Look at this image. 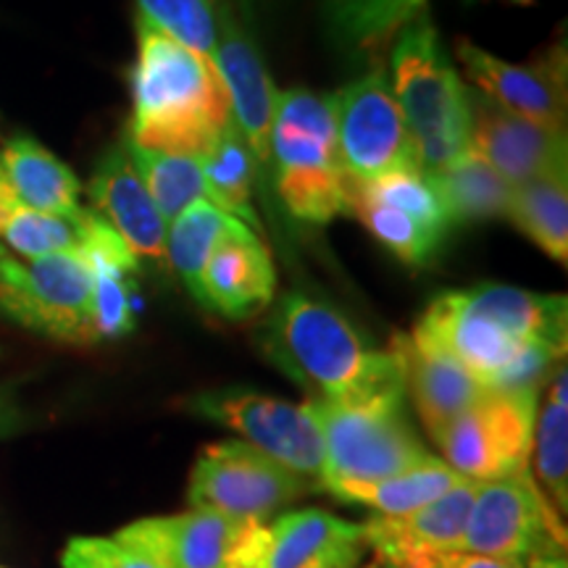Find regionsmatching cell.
Returning <instances> with one entry per match:
<instances>
[{
	"mask_svg": "<svg viewBox=\"0 0 568 568\" xmlns=\"http://www.w3.org/2000/svg\"><path fill=\"white\" fill-rule=\"evenodd\" d=\"M264 351L314 400L361 406L406 395L397 355L374 351L337 308L305 293L284 295L276 305Z\"/></svg>",
	"mask_w": 568,
	"mask_h": 568,
	"instance_id": "obj_1",
	"label": "cell"
},
{
	"mask_svg": "<svg viewBox=\"0 0 568 568\" xmlns=\"http://www.w3.org/2000/svg\"><path fill=\"white\" fill-rule=\"evenodd\" d=\"M138 45L126 142L201 161L232 119L222 77L211 61L140 19Z\"/></svg>",
	"mask_w": 568,
	"mask_h": 568,
	"instance_id": "obj_2",
	"label": "cell"
},
{
	"mask_svg": "<svg viewBox=\"0 0 568 568\" xmlns=\"http://www.w3.org/2000/svg\"><path fill=\"white\" fill-rule=\"evenodd\" d=\"M268 166L284 209L297 222L329 224L345 216L351 176L339 155L335 95L303 88L280 92Z\"/></svg>",
	"mask_w": 568,
	"mask_h": 568,
	"instance_id": "obj_3",
	"label": "cell"
},
{
	"mask_svg": "<svg viewBox=\"0 0 568 568\" xmlns=\"http://www.w3.org/2000/svg\"><path fill=\"white\" fill-rule=\"evenodd\" d=\"M389 84L416 140L424 172H437L468 153L471 88L453 69L426 11L397 32Z\"/></svg>",
	"mask_w": 568,
	"mask_h": 568,
	"instance_id": "obj_4",
	"label": "cell"
},
{
	"mask_svg": "<svg viewBox=\"0 0 568 568\" xmlns=\"http://www.w3.org/2000/svg\"><path fill=\"white\" fill-rule=\"evenodd\" d=\"M324 443V474L318 489L339 481H376L432 460L429 447L408 422L406 395L361 406H337L311 397Z\"/></svg>",
	"mask_w": 568,
	"mask_h": 568,
	"instance_id": "obj_5",
	"label": "cell"
},
{
	"mask_svg": "<svg viewBox=\"0 0 568 568\" xmlns=\"http://www.w3.org/2000/svg\"><path fill=\"white\" fill-rule=\"evenodd\" d=\"M410 339L456 358L487 389H539L545 376L558 368L564 353L524 343L510 332L468 308L464 295L447 293L429 303Z\"/></svg>",
	"mask_w": 568,
	"mask_h": 568,
	"instance_id": "obj_6",
	"label": "cell"
},
{
	"mask_svg": "<svg viewBox=\"0 0 568 568\" xmlns=\"http://www.w3.org/2000/svg\"><path fill=\"white\" fill-rule=\"evenodd\" d=\"M539 389H487L435 437L458 477L495 481L531 471Z\"/></svg>",
	"mask_w": 568,
	"mask_h": 568,
	"instance_id": "obj_7",
	"label": "cell"
},
{
	"mask_svg": "<svg viewBox=\"0 0 568 568\" xmlns=\"http://www.w3.org/2000/svg\"><path fill=\"white\" fill-rule=\"evenodd\" d=\"M314 485L245 439L205 445L187 479L190 508L240 524H261L311 493Z\"/></svg>",
	"mask_w": 568,
	"mask_h": 568,
	"instance_id": "obj_8",
	"label": "cell"
},
{
	"mask_svg": "<svg viewBox=\"0 0 568 568\" xmlns=\"http://www.w3.org/2000/svg\"><path fill=\"white\" fill-rule=\"evenodd\" d=\"M0 311L59 343L92 345V268L80 251L19 264L0 258Z\"/></svg>",
	"mask_w": 568,
	"mask_h": 568,
	"instance_id": "obj_9",
	"label": "cell"
},
{
	"mask_svg": "<svg viewBox=\"0 0 568 568\" xmlns=\"http://www.w3.org/2000/svg\"><path fill=\"white\" fill-rule=\"evenodd\" d=\"M184 406L205 422L237 432L247 445L258 447L318 489L324 474V443L308 400L290 403L255 389L224 387L197 393Z\"/></svg>",
	"mask_w": 568,
	"mask_h": 568,
	"instance_id": "obj_10",
	"label": "cell"
},
{
	"mask_svg": "<svg viewBox=\"0 0 568 568\" xmlns=\"http://www.w3.org/2000/svg\"><path fill=\"white\" fill-rule=\"evenodd\" d=\"M335 103L339 155L353 182L422 169L416 140L385 71L374 69L351 82L337 92Z\"/></svg>",
	"mask_w": 568,
	"mask_h": 568,
	"instance_id": "obj_11",
	"label": "cell"
},
{
	"mask_svg": "<svg viewBox=\"0 0 568 568\" xmlns=\"http://www.w3.org/2000/svg\"><path fill=\"white\" fill-rule=\"evenodd\" d=\"M458 550L527 560L539 550H566V524L531 471L477 481Z\"/></svg>",
	"mask_w": 568,
	"mask_h": 568,
	"instance_id": "obj_12",
	"label": "cell"
},
{
	"mask_svg": "<svg viewBox=\"0 0 568 568\" xmlns=\"http://www.w3.org/2000/svg\"><path fill=\"white\" fill-rule=\"evenodd\" d=\"M364 552L361 524L301 508L245 527L224 568H355Z\"/></svg>",
	"mask_w": 568,
	"mask_h": 568,
	"instance_id": "obj_13",
	"label": "cell"
},
{
	"mask_svg": "<svg viewBox=\"0 0 568 568\" xmlns=\"http://www.w3.org/2000/svg\"><path fill=\"white\" fill-rule=\"evenodd\" d=\"M213 67L230 95L232 122L245 134L261 169L272 163V126L280 92L261 59L253 34L226 0L216 3V55Z\"/></svg>",
	"mask_w": 568,
	"mask_h": 568,
	"instance_id": "obj_14",
	"label": "cell"
},
{
	"mask_svg": "<svg viewBox=\"0 0 568 568\" xmlns=\"http://www.w3.org/2000/svg\"><path fill=\"white\" fill-rule=\"evenodd\" d=\"M458 61L481 95L516 116L566 130V53L564 45L529 63H508L474 42H458Z\"/></svg>",
	"mask_w": 568,
	"mask_h": 568,
	"instance_id": "obj_15",
	"label": "cell"
},
{
	"mask_svg": "<svg viewBox=\"0 0 568 568\" xmlns=\"http://www.w3.org/2000/svg\"><path fill=\"white\" fill-rule=\"evenodd\" d=\"M468 151L487 161L514 187L556 169H568L566 130L516 116L479 90H471Z\"/></svg>",
	"mask_w": 568,
	"mask_h": 568,
	"instance_id": "obj_16",
	"label": "cell"
},
{
	"mask_svg": "<svg viewBox=\"0 0 568 568\" xmlns=\"http://www.w3.org/2000/svg\"><path fill=\"white\" fill-rule=\"evenodd\" d=\"M251 524L190 508L182 514L130 521L113 539L159 568H224L240 535Z\"/></svg>",
	"mask_w": 568,
	"mask_h": 568,
	"instance_id": "obj_17",
	"label": "cell"
},
{
	"mask_svg": "<svg viewBox=\"0 0 568 568\" xmlns=\"http://www.w3.org/2000/svg\"><path fill=\"white\" fill-rule=\"evenodd\" d=\"M92 211L111 226L138 261L153 268L169 266L166 261V222L155 209L145 182L132 166L124 145H113L98 161L90 180Z\"/></svg>",
	"mask_w": 568,
	"mask_h": 568,
	"instance_id": "obj_18",
	"label": "cell"
},
{
	"mask_svg": "<svg viewBox=\"0 0 568 568\" xmlns=\"http://www.w3.org/2000/svg\"><path fill=\"white\" fill-rule=\"evenodd\" d=\"M276 293V268L261 234L237 222L213 247L203 268V308L245 322L272 305Z\"/></svg>",
	"mask_w": 568,
	"mask_h": 568,
	"instance_id": "obj_19",
	"label": "cell"
},
{
	"mask_svg": "<svg viewBox=\"0 0 568 568\" xmlns=\"http://www.w3.org/2000/svg\"><path fill=\"white\" fill-rule=\"evenodd\" d=\"M389 351L400 361L406 397H410L432 439L487 393L477 376L460 366L456 358L429 345L414 343L410 335H395Z\"/></svg>",
	"mask_w": 568,
	"mask_h": 568,
	"instance_id": "obj_20",
	"label": "cell"
},
{
	"mask_svg": "<svg viewBox=\"0 0 568 568\" xmlns=\"http://www.w3.org/2000/svg\"><path fill=\"white\" fill-rule=\"evenodd\" d=\"M474 493H477V481L460 479L450 493L410 510V514H374L361 524L366 548H372L382 564L406 556V552L458 550Z\"/></svg>",
	"mask_w": 568,
	"mask_h": 568,
	"instance_id": "obj_21",
	"label": "cell"
},
{
	"mask_svg": "<svg viewBox=\"0 0 568 568\" xmlns=\"http://www.w3.org/2000/svg\"><path fill=\"white\" fill-rule=\"evenodd\" d=\"M0 172L27 209L53 213L71 222H77L84 213L77 174L30 134H17L11 142H6L0 151Z\"/></svg>",
	"mask_w": 568,
	"mask_h": 568,
	"instance_id": "obj_22",
	"label": "cell"
},
{
	"mask_svg": "<svg viewBox=\"0 0 568 568\" xmlns=\"http://www.w3.org/2000/svg\"><path fill=\"white\" fill-rule=\"evenodd\" d=\"M460 295L468 308L487 316L514 337L566 355V295H539L510 284H479Z\"/></svg>",
	"mask_w": 568,
	"mask_h": 568,
	"instance_id": "obj_23",
	"label": "cell"
},
{
	"mask_svg": "<svg viewBox=\"0 0 568 568\" xmlns=\"http://www.w3.org/2000/svg\"><path fill=\"white\" fill-rule=\"evenodd\" d=\"M460 479L464 477H458L443 458L435 456L422 466L395 474V477L376 481H339V485L326 487L324 493H329L339 503L372 508L379 516H400L450 493Z\"/></svg>",
	"mask_w": 568,
	"mask_h": 568,
	"instance_id": "obj_24",
	"label": "cell"
},
{
	"mask_svg": "<svg viewBox=\"0 0 568 568\" xmlns=\"http://www.w3.org/2000/svg\"><path fill=\"white\" fill-rule=\"evenodd\" d=\"M429 174L443 195L453 226L508 219L514 184L477 153L468 151Z\"/></svg>",
	"mask_w": 568,
	"mask_h": 568,
	"instance_id": "obj_25",
	"label": "cell"
},
{
	"mask_svg": "<svg viewBox=\"0 0 568 568\" xmlns=\"http://www.w3.org/2000/svg\"><path fill=\"white\" fill-rule=\"evenodd\" d=\"M205 182H209L213 205L251 226L255 234L264 232L258 213L253 209V187L258 180V161L247 145L245 134L232 122L224 124L216 142L201 159Z\"/></svg>",
	"mask_w": 568,
	"mask_h": 568,
	"instance_id": "obj_26",
	"label": "cell"
},
{
	"mask_svg": "<svg viewBox=\"0 0 568 568\" xmlns=\"http://www.w3.org/2000/svg\"><path fill=\"white\" fill-rule=\"evenodd\" d=\"M568 169L516 184L508 219L558 264L568 261Z\"/></svg>",
	"mask_w": 568,
	"mask_h": 568,
	"instance_id": "obj_27",
	"label": "cell"
},
{
	"mask_svg": "<svg viewBox=\"0 0 568 568\" xmlns=\"http://www.w3.org/2000/svg\"><path fill=\"white\" fill-rule=\"evenodd\" d=\"M531 477L560 516L568 510V374L566 366L550 374L545 406L537 414L531 445Z\"/></svg>",
	"mask_w": 568,
	"mask_h": 568,
	"instance_id": "obj_28",
	"label": "cell"
},
{
	"mask_svg": "<svg viewBox=\"0 0 568 568\" xmlns=\"http://www.w3.org/2000/svg\"><path fill=\"white\" fill-rule=\"evenodd\" d=\"M240 219L230 216L213 203L197 201L184 209L166 226V261L182 276L187 293L203 303V268L209 264L213 247L222 243L226 232Z\"/></svg>",
	"mask_w": 568,
	"mask_h": 568,
	"instance_id": "obj_29",
	"label": "cell"
},
{
	"mask_svg": "<svg viewBox=\"0 0 568 568\" xmlns=\"http://www.w3.org/2000/svg\"><path fill=\"white\" fill-rule=\"evenodd\" d=\"M122 145L166 224H172L184 209H190L197 201L213 203L201 161L145 151V148L132 145L126 140Z\"/></svg>",
	"mask_w": 568,
	"mask_h": 568,
	"instance_id": "obj_30",
	"label": "cell"
},
{
	"mask_svg": "<svg viewBox=\"0 0 568 568\" xmlns=\"http://www.w3.org/2000/svg\"><path fill=\"white\" fill-rule=\"evenodd\" d=\"M347 213H353L366 226L374 240H379L395 258L406 266H426L443 245L445 234L429 230L408 213L389 209L385 203H376L374 197L361 193L358 184L351 180V197H347Z\"/></svg>",
	"mask_w": 568,
	"mask_h": 568,
	"instance_id": "obj_31",
	"label": "cell"
},
{
	"mask_svg": "<svg viewBox=\"0 0 568 568\" xmlns=\"http://www.w3.org/2000/svg\"><path fill=\"white\" fill-rule=\"evenodd\" d=\"M324 11L347 45L376 48L426 11V0H324Z\"/></svg>",
	"mask_w": 568,
	"mask_h": 568,
	"instance_id": "obj_32",
	"label": "cell"
},
{
	"mask_svg": "<svg viewBox=\"0 0 568 568\" xmlns=\"http://www.w3.org/2000/svg\"><path fill=\"white\" fill-rule=\"evenodd\" d=\"M92 268V332L95 343L126 337L138 326L134 318V274L140 264L88 258Z\"/></svg>",
	"mask_w": 568,
	"mask_h": 568,
	"instance_id": "obj_33",
	"label": "cell"
},
{
	"mask_svg": "<svg viewBox=\"0 0 568 568\" xmlns=\"http://www.w3.org/2000/svg\"><path fill=\"white\" fill-rule=\"evenodd\" d=\"M138 19L213 63L216 3L213 0H138Z\"/></svg>",
	"mask_w": 568,
	"mask_h": 568,
	"instance_id": "obj_34",
	"label": "cell"
},
{
	"mask_svg": "<svg viewBox=\"0 0 568 568\" xmlns=\"http://www.w3.org/2000/svg\"><path fill=\"white\" fill-rule=\"evenodd\" d=\"M355 184H358L361 193L374 197L376 203H385L389 209L408 213L410 219H416V222L429 226V230H437L443 234L453 230L450 213H447L443 195H439L432 174L424 172V169H416V172L385 174L379 176V180L355 182Z\"/></svg>",
	"mask_w": 568,
	"mask_h": 568,
	"instance_id": "obj_35",
	"label": "cell"
},
{
	"mask_svg": "<svg viewBox=\"0 0 568 568\" xmlns=\"http://www.w3.org/2000/svg\"><path fill=\"white\" fill-rule=\"evenodd\" d=\"M0 237L19 255L32 261L55 253L80 251V226H77V222L27 209L24 203L13 205L6 222L0 224Z\"/></svg>",
	"mask_w": 568,
	"mask_h": 568,
	"instance_id": "obj_36",
	"label": "cell"
},
{
	"mask_svg": "<svg viewBox=\"0 0 568 568\" xmlns=\"http://www.w3.org/2000/svg\"><path fill=\"white\" fill-rule=\"evenodd\" d=\"M61 568H159L113 537H71Z\"/></svg>",
	"mask_w": 568,
	"mask_h": 568,
	"instance_id": "obj_37",
	"label": "cell"
},
{
	"mask_svg": "<svg viewBox=\"0 0 568 568\" xmlns=\"http://www.w3.org/2000/svg\"><path fill=\"white\" fill-rule=\"evenodd\" d=\"M389 568H524V560L514 558H493L479 556V552L466 550H426V552H406L387 560Z\"/></svg>",
	"mask_w": 568,
	"mask_h": 568,
	"instance_id": "obj_38",
	"label": "cell"
},
{
	"mask_svg": "<svg viewBox=\"0 0 568 568\" xmlns=\"http://www.w3.org/2000/svg\"><path fill=\"white\" fill-rule=\"evenodd\" d=\"M21 426V410L9 395L0 393V439L13 435Z\"/></svg>",
	"mask_w": 568,
	"mask_h": 568,
	"instance_id": "obj_39",
	"label": "cell"
},
{
	"mask_svg": "<svg viewBox=\"0 0 568 568\" xmlns=\"http://www.w3.org/2000/svg\"><path fill=\"white\" fill-rule=\"evenodd\" d=\"M524 568H568L566 550H539L524 560Z\"/></svg>",
	"mask_w": 568,
	"mask_h": 568,
	"instance_id": "obj_40",
	"label": "cell"
},
{
	"mask_svg": "<svg viewBox=\"0 0 568 568\" xmlns=\"http://www.w3.org/2000/svg\"><path fill=\"white\" fill-rule=\"evenodd\" d=\"M510 3H518V6H529V3H535V0H510Z\"/></svg>",
	"mask_w": 568,
	"mask_h": 568,
	"instance_id": "obj_41",
	"label": "cell"
},
{
	"mask_svg": "<svg viewBox=\"0 0 568 568\" xmlns=\"http://www.w3.org/2000/svg\"><path fill=\"white\" fill-rule=\"evenodd\" d=\"M364 568H389V566H385V564H368V566H364Z\"/></svg>",
	"mask_w": 568,
	"mask_h": 568,
	"instance_id": "obj_42",
	"label": "cell"
},
{
	"mask_svg": "<svg viewBox=\"0 0 568 568\" xmlns=\"http://www.w3.org/2000/svg\"><path fill=\"white\" fill-rule=\"evenodd\" d=\"M3 255H6V251H3V245H0V258H3Z\"/></svg>",
	"mask_w": 568,
	"mask_h": 568,
	"instance_id": "obj_43",
	"label": "cell"
},
{
	"mask_svg": "<svg viewBox=\"0 0 568 568\" xmlns=\"http://www.w3.org/2000/svg\"><path fill=\"white\" fill-rule=\"evenodd\" d=\"M0 568H3V566H0Z\"/></svg>",
	"mask_w": 568,
	"mask_h": 568,
	"instance_id": "obj_44",
	"label": "cell"
}]
</instances>
